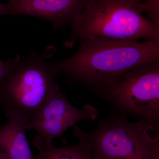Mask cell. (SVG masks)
<instances>
[{
	"mask_svg": "<svg viewBox=\"0 0 159 159\" xmlns=\"http://www.w3.org/2000/svg\"><path fill=\"white\" fill-rule=\"evenodd\" d=\"M78 51L54 62L69 85H81L96 92L118 82L142 64L159 59V42L85 39Z\"/></svg>",
	"mask_w": 159,
	"mask_h": 159,
	"instance_id": "6da1fadb",
	"label": "cell"
},
{
	"mask_svg": "<svg viewBox=\"0 0 159 159\" xmlns=\"http://www.w3.org/2000/svg\"><path fill=\"white\" fill-rule=\"evenodd\" d=\"M48 55L33 52L21 58L19 54L0 79V105L8 119L29 122L48 97L60 71Z\"/></svg>",
	"mask_w": 159,
	"mask_h": 159,
	"instance_id": "7a4b0ae2",
	"label": "cell"
},
{
	"mask_svg": "<svg viewBox=\"0 0 159 159\" xmlns=\"http://www.w3.org/2000/svg\"><path fill=\"white\" fill-rule=\"evenodd\" d=\"M71 28L63 43L69 48L85 39L159 42V25L143 16L129 0H90Z\"/></svg>",
	"mask_w": 159,
	"mask_h": 159,
	"instance_id": "3957f363",
	"label": "cell"
},
{
	"mask_svg": "<svg viewBox=\"0 0 159 159\" xmlns=\"http://www.w3.org/2000/svg\"><path fill=\"white\" fill-rule=\"evenodd\" d=\"M72 127L74 136L87 143L94 159H159V129L141 119L130 122L125 115L112 112L93 130Z\"/></svg>",
	"mask_w": 159,
	"mask_h": 159,
	"instance_id": "277c9868",
	"label": "cell"
},
{
	"mask_svg": "<svg viewBox=\"0 0 159 159\" xmlns=\"http://www.w3.org/2000/svg\"><path fill=\"white\" fill-rule=\"evenodd\" d=\"M95 94L111 107L113 113L134 115L159 129V59L138 66Z\"/></svg>",
	"mask_w": 159,
	"mask_h": 159,
	"instance_id": "5b68a950",
	"label": "cell"
},
{
	"mask_svg": "<svg viewBox=\"0 0 159 159\" xmlns=\"http://www.w3.org/2000/svg\"><path fill=\"white\" fill-rule=\"evenodd\" d=\"M97 109L90 104L82 108L75 107L69 102L59 85L53 84L50 93L36 115L25 124L26 129H33L37 134L31 142L33 145L52 144L53 139L61 138L67 129L81 120H95Z\"/></svg>",
	"mask_w": 159,
	"mask_h": 159,
	"instance_id": "8992f818",
	"label": "cell"
},
{
	"mask_svg": "<svg viewBox=\"0 0 159 159\" xmlns=\"http://www.w3.org/2000/svg\"><path fill=\"white\" fill-rule=\"evenodd\" d=\"M90 0H8L0 4V16L28 15L40 18L54 29L72 27Z\"/></svg>",
	"mask_w": 159,
	"mask_h": 159,
	"instance_id": "52a82bcc",
	"label": "cell"
},
{
	"mask_svg": "<svg viewBox=\"0 0 159 159\" xmlns=\"http://www.w3.org/2000/svg\"><path fill=\"white\" fill-rule=\"evenodd\" d=\"M0 125V151L7 159H34L26 137L25 124L22 119L10 118Z\"/></svg>",
	"mask_w": 159,
	"mask_h": 159,
	"instance_id": "ba28073f",
	"label": "cell"
},
{
	"mask_svg": "<svg viewBox=\"0 0 159 159\" xmlns=\"http://www.w3.org/2000/svg\"><path fill=\"white\" fill-rule=\"evenodd\" d=\"M78 139L77 144L63 147H55L52 144H34L38 150L34 159H94L87 143Z\"/></svg>",
	"mask_w": 159,
	"mask_h": 159,
	"instance_id": "9c48e42d",
	"label": "cell"
},
{
	"mask_svg": "<svg viewBox=\"0 0 159 159\" xmlns=\"http://www.w3.org/2000/svg\"><path fill=\"white\" fill-rule=\"evenodd\" d=\"M136 6L140 13L146 12L149 19L159 25V0L136 3Z\"/></svg>",
	"mask_w": 159,
	"mask_h": 159,
	"instance_id": "30bf717a",
	"label": "cell"
},
{
	"mask_svg": "<svg viewBox=\"0 0 159 159\" xmlns=\"http://www.w3.org/2000/svg\"><path fill=\"white\" fill-rule=\"evenodd\" d=\"M13 58L12 57L6 61H3L0 60V79L9 68V66L13 61Z\"/></svg>",
	"mask_w": 159,
	"mask_h": 159,
	"instance_id": "8fae6325",
	"label": "cell"
},
{
	"mask_svg": "<svg viewBox=\"0 0 159 159\" xmlns=\"http://www.w3.org/2000/svg\"><path fill=\"white\" fill-rule=\"evenodd\" d=\"M132 3H139L143 2H147V1H151V0H129Z\"/></svg>",
	"mask_w": 159,
	"mask_h": 159,
	"instance_id": "7c38bea8",
	"label": "cell"
},
{
	"mask_svg": "<svg viewBox=\"0 0 159 159\" xmlns=\"http://www.w3.org/2000/svg\"><path fill=\"white\" fill-rule=\"evenodd\" d=\"M0 159H7L5 155L0 151Z\"/></svg>",
	"mask_w": 159,
	"mask_h": 159,
	"instance_id": "4fadbf2b",
	"label": "cell"
}]
</instances>
